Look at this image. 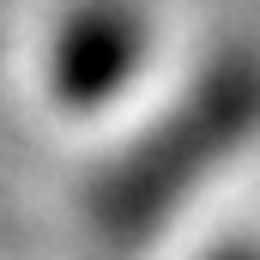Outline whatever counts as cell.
<instances>
[{"mask_svg":"<svg viewBox=\"0 0 260 260\" xmlns=\"http://www.w3.org/2000/svg\"><path fill=\"white\" fill-rule=\"evenodd\" d=\"M260 133V61L224 55L194 91L91 182L85 218L109 242H145L200 182Z\"/></svg>","mask_w":260,"mask_h":260,"instance_id":"obj_1","label":"cell"},{"mask_svg":"<svg viewBox=\"0 0 260 260\" xmlns=\"http://www.w3.org/2000/svg\"><path fill=\"white\" fill-rule=\"evenodd\" d=\"M151 55V24L133 0H79L49 43V85L67 109H97L127 91Z\"/></svg>","mask_w":260,"mask_h":260,"instance_id":"obj_2","label":"cell"},{"mask_svg":"<svg viewBox=\"0 0 260 260\" xmlns=\"http://www.w3.org/2000/svg\"><path fill=\"white\" fill-rule=\"evenodd\" d=\"M206 260H260V254H254V248H230V242H224V248H212Z\"/></svg>","mask_w":260,"mask_h":260,"instance_id":"obj_3","label":"cell"}]
</instances>
